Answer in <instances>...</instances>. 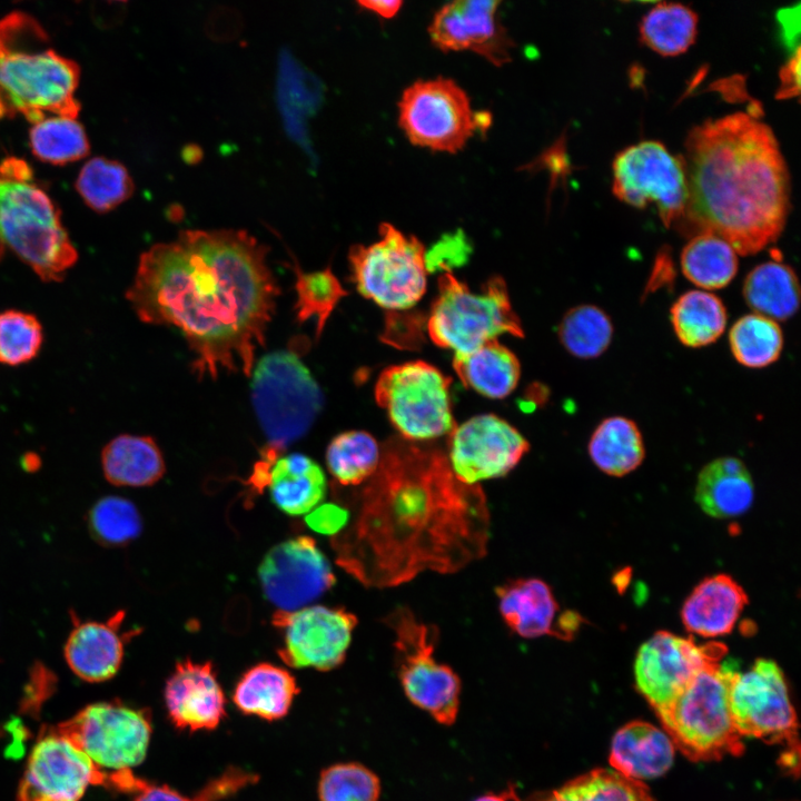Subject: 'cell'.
Segmentation results:
<instances>
[{"instance_id": "1", "label": "cell", "mask_w": 801, "mask_h": 801, "mask_svg": "<svg viewBox=\"0 0 801 801\" xmlns=\"http://www.w3.org/2000/svg\"><path fill=\"white\" fill-rule=\"evenodd\" d=\"M349 527L333 538L337 563L366 586L390 587L425 571L455 573L487 552L490 511L478 484L447 456L404 438L380 449Z\"/></svg>"}, {"instance_id": "2", "label": "cell", "mask_w": 801, "mask_h": 801, "mask_svg": "<svg viewBox=\"0 0 801 801\" xmlns=\"http://www.w3.org/2000/svg\"><path fill=\"white\" fill-rule=\"evenodd\" d=\"M267 254L245 230H182L141 254L126 298L141 322L184 335L199 379L250 376L280 293Z\"/></svg>"}, {"instance_id": "3", "label": "cell", "mask_w": 801, "mask_h": 801, "mask_svg": "<svg viewBox=\"0 0 801 801\" xmlns=\"http://www.w3.org/2000/svg\"><path fill=\"white\" fill-rule=\"evenodd\" d=\"M683 161L688 198L676 225L709 233L741 255L759 253L781 235L789 212V174L770 127L735 112L693 127Z\"/></svg>"}, {"instance_id": "4", "label": "cell", "mask_w": 801, "mask_h": 801, "mask_svg": "<svg viewBox=\"0 0 801 801\" xmlns=\"http://www.w3.org/2000/svg\"><path fill=\"white\" fill-rule=\"evenodd\" d=\"M78 65L48 46L41 26L13 12L0 20V119L23 116L33 125L49 115L75 118Z\"/></svg>"}, {"instance_id": "5", "label": "cell", "mask_w": 801, "mask_h": 801, "mask_svg": "<svg viewBox=\"0 0 801 801\" xmlns=\"http://www.w3.org/2000/svg\"><path fill=\"white\" fill-rule=\"evenodd\" d=\"M736 672L732 661L710 665L655 712L674 746L691 761H718L743 753V738L730 711V688Z\"/></svg>"}, {"instance_id": "6", "label": "cell", "mask_w": 801, "mask_h": 801, "mask_svg": "<svg viewBox=\"0 0 801 801\" xmlns=\"http://www.w3.org/2000/svg\"><path fill=\"white\" fill-rule=\"evenodd\" d=\"M29 180L0 175V248L12 250L43 281H60L78 254L56 205Z\"/></svg>"}, {"instance_id": "7", "label": "cell", "mask_w": 801, "mask_h": 801, "mask_svg": "<svg viewBox=\"0 0 801 801\" xmlns=\"http://www.w3.org/2000/svg\"><path fill=\"white\" fill-rule=\"evenodd\" d=\"M427 332L436 345L455 354L469 353L505 333L524 335L501 277L488 279L475 293L449 271L438 278Z\"/></svg>"}, {"instance_id": "8", "label": "cell", "mask_w": 801, "mask_h": 801, "mask_svg": "<svg viewBox=\"0 0 801 801\" xmlns=\"http://www.w3.org/2000/svg\"><path fill=\"white\" fill-rule=\"evenodd\" d=\"M251 402L269 445L284 449L307 433L323 405L316 380L294 350L261 357L253 368Z\"/></svg>"}, {"instance_id": "9", "label": "cell", "mask_w": 801, "mask_h": 801, "mask_svg": "<svg viewBox=\"0 0 801 801\" xmlns=\"http://www.w3.org/2000/svg\"><path fill=\"white\" fill-rule=\"evenodd\" d=\"M383 622L395 633L396 669L406 698L436 722L454 724L462 683L451 666L433 655L437 626L419 621L406 606L394 609Z\"/></svg>"}, {"instance_id": "10", "label": "cell", "mask_w": 801, "mask_h": 801, "mask_svg": "<svg viewBox=\"0 0 801 801\" xmlns=\"http://www.w3.org/2000/svg\"><path fill=\"white\" fill-rule=\"evenodd\" d=\"M730 711L738 733L770 744H784L781 765L799 773L798 721L781 668L758 659L745 672H736L730 688Z\"/></svg>"}, {"instance_id": "11", "label": "cell", "mask_w": 801, "mask_h": 801, "mask_svg": "<svg viewBox=\"0 0 801 801\" xmlns=\"http://www.w3.org/2000/svg\"><path fill=\"white\" fill-rule=\"evenodd\" d=\"M379 234L378 241L350 248L353 280L364 297L386 309L411 308L426 289V250L390 224H382Z\"/></svg>"}, {"instance_id": "12", "label": "cell", "mask_w": 801, "mask_h": 801, "mask_svg": "<svg viewBox=\"0 0 801 801\" xmlns=\"http://www.w3.org/2000/svg\"><path fill=\"white\" fill-rule=\"evenodd\" d=\"M451 379L421 360L386 368L375 385V399L404 439L425 441L455 428Z\"/></svg>"}, {"instance_id": "13", "label": "cell", "mask_w": 801, "mask_h": 801, "mask_svg": "<svg viewBox=\"0 0 801 801\" xmlns=\"http://www.w3.org/2000/svg\"><path fill=\"white\" fill-rule=\"evenodd\" d=\"M399 126L416 146L436 151L461 150L476 130L490 125L476 113L465 91L453 80H418L406 88L398 103Z\"/></svg>"}, {"instance_id": "14", "label": "cell", "mask_w": 801, "mask_h": 801, "mask_svg": "<svg viewBox=\"0 0 801 801\" xmlns=\"http://www.w3.org/2000/svg\"><path fill=\"white\" fill-rule=\"evenodd\" d=\"M55 730L109 774L144 761L152 726L149 712L112 701L88 705Z\"/></svg>"}, {"instance_id": "15", "label": "cell", "mask_w": 801, "mask_h": 801, "mask_svg": "<svg viewBox=\"0 0 801 801\" xmlns=\"http://www.w3.org/2000/svg\"><path fill=\"white\" fill-rule=\"evenodd\" d=\"M612 187L621 201L633 207L654 204L666 227L683 216L688 198L683 161L659 141H641L619 152Z\"/></svg>"}, {"instance_id": "16", "label": "cell", "mask_w": 801, "mask_h": 801, "mask_svg": "<svg viewBox=\"0 0 801 801\" xmlns=\"http://www.w3.org/2000/svg\"><path fill=\"white\" fill-rule=\"evenodd\" d=\"M726 652L720 642L699 645L692 639L657 631L637 651L635 686L656 712L670 704L701 671L721 662Z\"/></svg>"}, {"instance_id": "17", "label": "cell", "mask_w": 801, "mask_h": 801, "mask_svg": "<svg viewBox=\"0 0 801 801\" xmlns=\"http://www.w3.org/2000/svg\"><path fill=\"white\" fill-rule=\"evenodd\" d=\"M273 623L283 631L278 654L287 665L329 671L345 661L357 617L343 607L314 605L277 611Z\"/></svg>"}, {"instance_id": "18", "label": "cell", "mask_w": 801, "mask_h": 801, "mask_svg": "<svg viewBox=\"0 0 801 801\" xmlns=\"http://www.w3.org/2000/svg\"><path fill=\"white\" fill-rule=\"evenodd\" d=\"M530 449L511 424L495 415L475 416L455 428L448 439V463L463 483L505 476Z\"/></svg>"}, {"instance_id": "19", "label": "cell", "mask_w": 801, "mask_h": 801, "mask_svg": "<svg viewBox=\"0 0 801 801\" xmlns=\"http://www.w3.org/2000/svg\"><path fill=\"white\" fill-rule=\"evenodd\" d=\"M267 600L284 612L305 607L335 584V575L314 538L297 536L274 546L258 568Z\"/></svg>"}, {"instance_id": "20", "label": "cell", "mask_w": 801, "mask_h": 801, "mask_svg": "<svg viewBox=\"0 0 801 801\" xmlns=\"http://www.w3.org/2000/svg\"><path fill=\"white\" fill-rule=\"evenodd\" d=\"M108 774L56 730L33 746L18 790L19 801H80L90 784L107 787Z\"/></svg>"}, {"instance_id": "21", "label": "cell", "mask_w": 801, "mask_h": 801, "mask_svg": "<svg viewBox=\"0 0 801 801\" xmlns=\"http://www.w3.org/2000/svg\"><path fill=\"white\" fill-rule=\"evenodd\" d=\"M500 1L462 0L446 3L428 32L443 51L471 50L495 66L511 61L514 42L497 16Z\"/></svg>"}, {"instance_id": "22", "label": "cell", "mask_w": 801, "mask_h": 801, "mask_svg": "<svg viewBox=\"0 0 801 801\" xmlns=\"http://www.w3.org/2000/svg\"><path fill=\"white\" fill-rule=\"evenodd\" d=\"M164 699L178 730H214L226 715L225 693L210 662H178L166 682Z\"/></svg>"}, {"instance_id": "23", "label": "cell", "mask_w": 801, "mask_h": 801, "mask_svg": "<svg viewBox=\"0 0 801 801\" xmlns=\"http://www.w3.org/2000/svg\"><path fill=\"white\" fill-rule=\"evenodd\" d=\"M125 611L106 621L82 620L70 613L72 627L63 654L70 670L87 682H102L116 675L121 666L125 643L134 631H121Z\"/></svg>"}, {"instance_id": "24", "label": "cell", "mask_w": 801, "mask_h": 801, "mask_svg": "<svg viewBox=\"0 0 801 801\" xmlns=\"http://www.w3.org/2000/svg\"><path fill=\"white\" fill-rule=\"evenodd\" d=\"M748 603L743 587L729 574L719 573L692 590L681 609V620L690 633L723 636L731 633Z\"/></svg>"}, {"instance_id": "25", "label": "cell", "mask_w": 801, "mask_h": 801, "mask_svg": "<svg viewBox=\"0 0 801 801\" xmlns=\"http://www.w3.org/2000/svg\"><path fill=\"white\" fill-rule=\"evenodd\" d=\"M498 610L506 625L517 635L561 639L558 604L547 583L536 577L508 580L495 589Z\"/></svg>"}, {"instance_id": "26", "label": "cell", "mask_w": 801, "mask_h": 801, "mask_svg": "<svg viewBox=\"0 0 801 801\" xmlns=\"http://www.w3.org/2000/svg\"><path fill=\"white\" fill-rule=\"evenodd\" d=\"M674 754L675 746L663 730L644 721H632L614 734L609 761L615 772L642 782L668 772Z\"/></svg>"}, {"instance_id": "27", "label": "cell", "mask_w": 801, "mask_h": 801, "mask_svg": "<svg viewBox=\"0 0 801 801\" xmlns=\"http://www.w3.org/2000/svg\"><path fill=\"white\" fill-rule=\"evenodd\" d=\"M694 498L711 517L723 520L741 516L754 500L752 476L736 457L715 458L700 471Z\"/></svg>"}, {"instance_id": "28", "label": "cell", "mask_w": 801, "mask_h": 801, "mask_svg": "<svg viewBox=\"0 0 801 801\" xmlns=\"http://www.w3.org/2000/svg\"><path fill=\"white\" fill-rule=\"evenodd\" d=\"M267 485L274 504L288 515L312 511L324 498L327 487L320 466L299 453L276 458L268 471Z\"/></svg>"}, {"instance_id": "29", "label": "cell", "mask_w": 801, "mask_h": 801, "mask_svg": "<svg viewBox=\"0 0 801 801\" xmlns=\"http://www.w3.org/2000/svg\"><path fill=\"white\" fill-rule=\"evenodd\" d=\"M298 693L299 688L290 672L270 663H259L241 675L233 701L247 715L276 721L287 715Z\"/></svg>"}, {"instance_id": "30", "label": "cell", "mask_w": 801, "mask_h": 801, "mask_svg": "<svg viewBox=\"0 0 801 801\" xmlns=\"http://www.w3.org/2000/svg\"><path fill=\"white\" fill-rule=\"evenodd\" d=\"M105 478L115 486L141 487L158 482L165 474V461L150 436L119 435L101 452Z\"/></svg>"}, {"instance_id": "31", "label": "cell", "mask_w": 801, "mask_h": 801, "mask_svg": "<svg viewBox=\"0 0 801 801\" xmlns=\"http://www.w3.org/2000/svg\"><path fill=\"white\" fill-rule=\"evenodd\" d=\"M742 294L755 314L773 320L793 317L801 303V289L794 269L783 263L767 261L755 266L743 280Z\"/></svg>"}, {"instance_id": "32", "label": "cell", "mask_w": 801, "mask_h": 801, "mask_svg": "<svg viewBox=\"0 0 801 801\" xmlns=\"http://www.w3.org/2000/svg\"><path fill=\"white\" fill-rule=\"evenodd\" d=\"M453 366L466 387L490 398L511 394L521 373L516 356L497 339L469 353L455 354Z\"/></svg>"}, {"instance_id": "33", "label": "cell", "mask_w": 801, "mask_h": 801, "mask_svg": "<svg viewBox=\"0 0 801 801\" xmlns=\"http://www.w3.org/2000/svg\"><path fill=\"white\" fill-rule=\"evenodd\" d=\"M590 458L603 473L622 477L636 469L645 457V446L637 424L624 416L602 419L587 445Z\"/></svg>"}, {"instance_id": "34", "label": "cell", "mask_w": 801, "mask_h": 801, "mask_svg": "<svg viewBox=\"0 0 801 801\" xmlns=\"http://www.w3.org/2000/svg\"><path fill=\"white\" fill-rule=\"evenodd\" d=\"M670 320L680 343L700 348L716 342L723 334L728 314L720 297L705 290H688L670 308Z\"/></svg>"}, {"instance_id": "35", "label": "cell", "mask_w": 801, "mask_h": 801, "mask_svg": "<svg viewBox=\"0 0 801 801\" xmlns=\"http://www.w3.org/2000/svg\"><path fill=\"white\" fill-rule=\"evenodd\" d=\"M525 801H655L641 781L612 769H593L558 788L532 793Z\"/></svg>"}, {"instance_id": "36", "label": "cell", "mask_w": 801, "mask_h": 801, "mask_svg": "<svg viewBox=\"0 0 801 801\" xmlns=\"http://www.w3.org/2000/svg\"><path fill=\"white\" fill-rule=\"evenodd\" d=\"M680 265L685 278L708 290L728 286L739 267L732 246L709 233L692 236L681 251Z\"/></svg>"}, {"instance_id": "37", "label": "cell", "mask_w": 801, "mask_h": 801, "mask_svg": "<svg viewBox=\"0 0 801 801\" xmlns=\"http://www.w3.org/2000/svg\"><path fill=\"white\" fill-rule=\"evenodd\" d=\"M696 32V13L675 2L657 3L640 23L642 42L656 53L668 57L685 52L695 41Z\"/></svg>"}, {"instance_id": "38", "label": "cell", "mask_w": 801, "mask_h": 801, "mask_svg": "<svg viewBox=\"0 0 801 801\" xmlns=\"http://www.w3.org/2000/svg\"><path fill=\"white\" fill-rule=\"evenodd\" d=\"M729 345L739 364L749 368H763L780 358L784 338L775 320L759 314H748L732 325Z\"/></svg>"}, {"instance_id": "39", "label": "cell", "mask_w": 801, "mask_h": 801, "mask_svg": "<svg viewBox=\"0 0 801 801\" xmlns=\"http://www.w3.org/2000/svg\"><path fill=\"white\" fill-rule=\"evenodd\" d=\"M380 448L376 439L364 431H348L335 436L326 449V464L332 476L342 485H359L376 472Z\"/></svg>"}, {"instance_id": "40", "label": "cell", "mask_w": 801, "mask_h": 801, "mask_svg": "<svg viewBox=\"0 0 801 801\" xmlns=\"http://www.w3.org/2000/svg\"><path fill=\"white\" fill-rule=\"evenodd\" d=\"M614 327L611 317L592 304L577 305L563 316L558 338L563 347L582 359L597 358L611 345Z\"/></svg>"}, {"instance_id": "41", "label": "cell", "mask_w": 801, "mask_h": 801, "mask_svg": "<svg viewBox=\"0 0 801 801\" xmlns=\"http://www.w3.org/2000/svg\"><path fill=\"white\" fill-rule=\"evenodd\" d=\"M76 188L91 209L107 212L132 195L134 182L123 165L97 157L83 165Z\"/></svg>"}, {"instance_id": "42", "label": "cell", "mask_w": 801, "mask_h": 801, "mask_svg": "<svg viewBox=\"0 0 801 801\" xmlns=\"http://www.w3.org/2000/svg\"><path fill=\"white\" fill-rule=\"evenodd\" d=\"M29 138L33 155L53 165L72 162L89 154L86 131L75 118H44L33 125Z\"/></svg>"}, {"instance_id": "43", "label": "cell", "mask_w": 801, "mask_h": 801, "mask_svg": "<svg viewBox=\"0 0 801 801\" xmlns=\"http://www.w3.org/2000/svg\"><path fill=\"white\" fill-rule=\"evenodd\" d=\"M295 305L297 320L305 323L316 318V339L322 335L324 326L338 301L347 295L330 268L305 273L295 267Z\"/></svg>"}, {"instance_id": "44", "label": "cell", "mask_w": 801, "mask_h": 801, "mask_svg": "<svg viewBox=\"0 0 801 801\" xmlns=\"http://www.w3.org/2000/svg\"><path fill=\"white\" fill-rule=\"evenodd\" d=\"M87 518L91 536L105 546L128 544L142 528L137 507L120 496L100 498L92 505Z\"/></svg>"}, {"instance_id": "45", "label": "cell", "mask_w": 801, "mask_h": 801, "mask_svg": "<svg viewBox=\"0 0 801 801\" xmlns=\"http://www.w3.org/2000/svg\"><path fill=\"white\" fill-rule=\"evenodd\" d=\"M258 781V775L238 767H229L192 795H185L167 784L138 778L132 801H220Z\"/></svg>"}, {"instance_id": "46", "label": "cell", "mask_w": 801, "mask_h": 801, "mask_svg": "<svg viewBox=\"0 0 801 801\" xmlns=\"http://www.w3.org/2000/svg\"><path fill=\"white\" fill-rule=\"evenodd\" d=\"M380 780L358 762H340L322 770L317 794L319 801H379Z\"/></svg>"}, {"instance_id": "47", "label": "cell", "mask_w": 801, "mask_h": 801, "mask_svg": "<svg viewBox=\"0 0 801 801\" xmlns=\"http://www.w3.org/2000/svg\"><path fill=\"white\" fill-rule=\"evenodd\" d=\"M43 342L42 326L29 313H0V364L17 366L33 359Z\"/></svg>"}, {"instance_id": "48", "label": "cell", "mask_w": 801, "mask_h": 801, "mask_svg": "<svg viewBox=\"0 0 801 801\" xmlns=\"http://www.w3.org/2000/svg\"><path fill=\"white\" fill-rule=\"evenodd\" d=\"M348 521V511L335 504H324L306 516V523L322 534H337Z\"/></svg>"}, {"instance_id": "49", "label": "cell", "mask_w": 801, "mask_h": 801, "mask_svg": "<svg viewBox=\"0 0 801 801\" xmlns=\"http://www.w3.org/2000/svg\"><path fill=\"white\" fill-rule=\"evenodd\" d=\"M781 85L777 93L778 98H790L799 95L800 91V49L797 47L794 55L785 62L780 72Z\"/></svg>"}, {"instance_id": "50", "label": "cell", "mask_w": 801, "mask_h": 801, "mask_svg": "<svg viewBox=\"0 0 801 801\" xmlns=\"http://www.w3.org/2000/svg\"><path fill=\"white\" fill-rule=\"evenodd\" d=\"M358 4L382 18L389 19L399 11L403 2L398 0H366L358 1Z\"/></svg>"}, {"instance_id": "51", "label": "cell", "mask_w": 801, "mask_h": 801, "mask_svg": "<svg viewBox=\"0 0 801 801\" xmlns=\"http://www.w3.org/2000/svg\"><path fill=\"white\" fill-rule=\"evenodd\" d=\"M473 801H522L517 785L511 783L498 792L484 793Z\"/></svg>"}, {"instance_id": "52", "label": "cell", "mask_w": 801, "mask_h": 801, "mask_svg": "<svg viewBox=\"0 0 801 801\" xmlns=\"http://www.w3.org/2000/svg\"><path fill=\"white\" fill-rule=\"evenodd\" d=\"M40 464V461L38 459L37 455H26L23 459V465L27 471H34L37 469V466Z\"/></svg>"}]
</instances>
